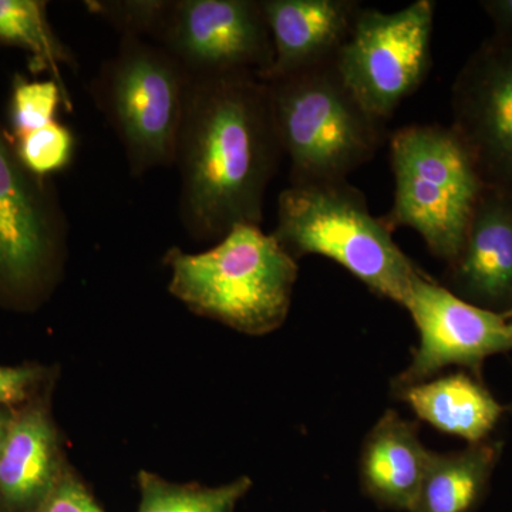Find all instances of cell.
Wrapping results in <instances>:
<instances>
[{
    "label": "cell",
    "mask_w": 512,
    "mask_h": 512,
    "mask_svg": "<svg viewBox=\"0 0 512 512\" xmlns=\"http://www.w3.org/2000/svg\"><path fill=\"white\" fill-rule=\"evenodd\" d=\"M282 156L268 83L244 74L190 76L175 153L185 231L220 241L235 225H261Z\"/></svg>",
    "instance_id": "6da1fadb"
},
{
    "label": "cell",
    "mask_w": 512,
    "mask_h": 512,
    "mask_svg": "<svg viewBox=\"0 0 512 512\" xmlns=\"http://www.w3.org/2000/svg\"><path fill=\"white\" fill-rule=\"evenodd\" d=\"M164 262L171 269L168 289L197 315L252 336L284 325L298 261L261 225H235L200 254L168 249Z\"/></svg>",
    "instance_id": "7a4b0ae2"
},
{
    "label": "cell",
    "mask_w": 512,
    "mask_h": 512,
    "mask_svg": "<svg viewBox=\"0 0 512 512\" xmlns=\"http://www.w3.org/2000/svg\"><path fill=\"white\" fill-rule=\"evenodd\" d=\"M382 218L373 217L365 195L346 180L292 184L278 197L272 235L298 261L332 259L376 295L404 306L423 272L413 264Z\"/></svg>",
    "instance_id": "3957f363"
},
{
    "label": "cell",
    "mask_w": 512,
    "mask_h": 512,
    "mask_svg": "<svg viewBox=\"0 0 512 512\" xmlns=\"http://www.w3.org/2000/svg\"><path fill=\"white\" fill-rule=\"evenodd\" d=\"M265 83L292 184L346 180L382 146L386 123L356 99L336 60Z\"/></svg>",
    "instance_id": "277c9868"
},
{
    "label": "cell",
    "mask_w": 512,
    "mask_h": 512,
    "mask_svg": "<svg viewBox=\"0 0 512 512\" xmlns=\"http://www.w3.org/2000/svg\"><path fill=\"white\" fill-rule=\"evenodd\" d=\"M394 175L392 229L412 228L436 258L451 264L460 254L485 190L473 157L453 128L407 126L390 137Z\"/></svg>",
    "instance_id": "5b68a950"
},
{
    "label": "cell",
    "mask_w": 512,
    "mask_h": 512,
    "mask_svg": "<svg viewBox=\"0 0 512 512\" xmlns=\"http://www.w3.org/2000/svg\"><path fill=\"white\" fill-rule=\"evenodd\" d=\"M190 74L164 47L121 36L116 55L90 84L97 109L113 128L130 174L173 167Z\"/></svg>",
    "instance_id": "8992f818"
},
{
    "label": "cell",
    "mask_w": 512,
    "mask_h": 512,
    "mask_svg": "<svg viewBox=\"0 0 512 512\" xmlns=\"http://www.w3.org/2000/svg\"><path fill=\"white\" fill-rule=\"evenodd\" d=\"M67 217L50 178L30 173L0 126V296L25 305L59 274Z\"/></svg>",
    "instance_id": "52a82bcc"
},
{
    "label": "cell",
    "mask_w": 512,
    "mask_h": 512,
    "mask_svg": "<svg viewBox=\"0 0 512 512\" xmlns=\"http://www.w3.org/2000/svg\"><path fill=\"white\" fill-rule=\"evenodd\" d=\"M434 10L431 0H417L394 13L362 6L336 57L340 76L356 99L383 123L430 72Z\"/></svg>",
    "instance_id": "ba28073f"
},
{
    "label": "cell",
    "mask_w": 512,
    "mask_h": 512,
    "mask_svg": "<svg viewBox=\"0 0 512 512\" xmlns=\"http://www.w3.org/2000/svg\"><path fill=\"white\" fill-rule=\"evenodd\" d=\"M158 46L192 77L244 74L264 80L274 43L256 0H173Z\"/></svg>",
    "instance_id": "9c48e42d"
},
{
    "label": "cell",
    "mask_w": 512,
    "mask_h": 512,
    "mask_svg": "<svg viewBox=\"0 0 512 512\" xmlns=\"http://www.w3.org/2000/svg\"><path fill=\"white\" fill-rule=\"evenodd\" d=\"M403 308L412 315L420 343L410 366L394 380L396 389L429 380L451 366L478 375L487 357L512 349L503 315L464 301L424 274L414 281Z\"/></svg>",
    "instance_id": "30bf717a"
},
{
    "label": "cell",
    "mask_w": 512,
    "mask_h": 512,
    "mask_svg": "<svg viewBox=\"0 0 512 512\" xmlns=\"http://www.w3.org/2000/svg\"><path fill=\"white\" fill-rule=\"evenodd\" d=\"M454 131L487 187L512 190V39L488 43L454 84Z\"/></svg>",
    "instance_id": "8fae6325"
},
{
    "label": "cell",
    "mask_w": 512,
    "mask_h": 512,
    "mask_svg": "<svg viewBox=\"0 0 512 512\" xmlns=\"http://www.w3.org/2000/svg\"><path fill=\"white\" fill-rule=\"evenodd\" d=\"M448 281L464 301L490 311L512 306V197L485 187Z\"/></svg>",
    "instance_id": "7c38bea8"
},
{
    "label": "cell",
    "mask_w": 512,
    "mask_h": 512,
    "mask_svg": "<svg viewBox=\"0 0 512 512\" xmlns=\"http://www.w3.org/2000/svg\"><path fill=\"white\" fill-rule=\"evenodd\" d=\"M274 43V64L264 82L333 62L352 32L359 2L261 0Z\"/></svg>",
    "instance_id": "4fadbf2b"
},
{
    "label": "cell",
    "mask_w": 512,
    "mask_h": 512,
    "mask_svg": "<svg viewBox=\"0 0 512 512\" xmlns=\"http://www.w3.org/2000/svg\"><path fill=\"white\" fill-rule=\"evenodd\" d=\"M66 468L46 410L32 404L15 412L0 451V512H35Z\"/></svg>",
    "instance_id": "5bb4252c"
},
{
    "label": "cell",
    "mask_w": 512,
    "mask_h": 512,
    "mask_svg": "<svg viewBox=\"0 0 512 512\" xmlns=\"http://www.w3.org/2000/svg\"><path fill=\"white\" fill-rule=\"evenodd\" d=\"M430 454L421 443L417 424L387 410L363 443V488L379 503L412 512Z\"/></svg>",
    "instance_id": "9a60e30c"
},
{
    "label": "cell",
    "mask_w": 512,
    "mask_h": 512,
    "mask_svg": "<svg viewBox=\"0 0 512 512\" xmlns=\"http://www.w3.org/2000/svg\"><path fill=\"white\" fill-rule=\"evenodd\" d=\"M396 393L420 420L470 444L487 440L504 413L478 377L464 372L434 376Z\"/></svg>",
    "instance_id": "2e32d148"
},
{
    "label": "cell",
    "mask_w": 512,
    "mask_h": 512,
    "mask_svg": "<svg viewBox=\"0 0 512 512\" xmlns=\"http://www.w3.org/2000/svg\"><path fill=\"white\" fill-rule=\"evenodd\" d=\"M503 453L501 441L484 440L460 451H431L412 512H471L490 484Z\"/></svg>",
    "instance_id": "e0dca14e"
},
{
    "label": "cell",
    "mask_w": 512,
    "mask_h": 512,
    "mask_svg": "<svg viewBox=\"0 0 512 512\" xmlns=\"http://www.w3.org/2000/svg\"><path fill=\"white\" fill-rule=\"evenodd\" d=\"M0 45L18 47L28 55L33 74L49 73L64 92L63 67L76 72V56L56 35L43 0H0Z\"/></svg>",
    "instance_id": "ac0fdd59"
},
{
    "label": "cell",
    "mask_w": 512,
    "mask_h": 512,
    "mask_svg": "<svg viewBox=\"0 0 512 512\" xmlns=\"http://www.w3.org/2000/svg\"><path fill=\"white\" fill-rule=\"evenodd\" d=\"M138 485L141 501L137 512H234L252 481L241 477L221 487H201L168 483L156 474L141 471Z\"/></svg>",
    "instance_id": "d6986e66"
},
{
    "label": "cell",
    "mask_w": 512,
    "mask_h": 512,
    "mask_svg": "<svg viewBox=\"0 0 512 512\" xmlns=\"http://www.w3.org/2000/svg\"><path fill=\"white\" fill-rule=\"evenodd\" d=\"M60 106L72 110V97L55 80H29L16 74L9 101L12 136L29 133L57 121Z\"/></svg>",
    "instance_id": "ffe728a7"
},
{
    "label": "cell",
    "mask_w": 512,
    "mask_h": 512,
    "mask_svg": "<svg viewBox=\"0 0 512 512\" xmlns=\"http://www.w3.org/2000/svg\"><path fill=\"white\" fill-rule=\"evenodd\" d=\"M84 8L109 22L120 36L150 37L158 45L173 0H87Z\"/></svg>",
    "instance_id": "44dd1931"
},
{
    "label": "cell",
    "mask_w": 512,
    "mask_h": 512,
    "mask_svg": "<svg viewBox=\"0 0 512 512\" xmlns=\"http://www.w3.org/2000/svg\"><path fill=\"white\" fill-rule=\"evenodd\" d=\"M10 138L22 164L40 178H50L69 167L76 153L73 131L59 121Z\"/></svg>",
    "instance_id": "7402d4cb"
},
{
    "label": "cell",
    "mask_w": 512,
    "mask_h": 512,
    "mask_svg": "<svg viewBox=\"0 0 512 512\" xmlns=\"http://www.w3.org/2000/svg\"><path fill=\"white\" fill-rule=\"evenodd\" d=\"M35 512H104L82 481L64 470L55 490Z\"/></svg>",
    "instance_id": "603a6c76"
},
{
    "label": "cell",
    "mask_w": 512,
    "mask_h": 512,
    "mask_svg": "<svg viewBox=\"0 0 512 512\" xmlns=\"http://www.w3.org/2000/svg\"><path fill=\"white\" fill-rule=\"evenodd\" d=\"M40 372L36 367L0 366V406L26 402L40 382Z\"/></svg>",
    "instance_id": "cb8c5ba5"
},
{
    "label": "cell",
    "mask_w": 512,
    "mask_h": 512,
    "mask_svg": "<svg viewBox=\"0 0 512 512\" xmlns=\"http://www.w3.org/2000/svg\"><path fill=\"white\" fill-rule=\"evenodd\" d=\"M481 6L493 20L498 37L512 39V0H485Z\"/></svg>",
    "instance_id": "d4e9b609"
},
{
    "label": "cell",
    "mask_w": 512,
    "mask_h": 512,
    "mask_svg": "<svg viewBox=\"0 0 512 512\" xmlns=\"http://www.w3.org/2000/svg\"><path fill=\"white\" fill-rule=\"evenodd\" d=\"M13 417H15V410H12V407L0 406V451H2L3 444H5L6 437H8Z\"/></svg>",
    "instance_id": "484cf974"
},
{
    "label": "cell",
    "mask_w": 512,
    "mask_h": 512,
    "mask_svg": "<svg viewBox=\"0 0 512 512\" xmlns=\"http://www.w3.org/2000/svg\"><path fill=\"white\" fill-rule=\"evenodd\" d=\"M508 328H510V335H511V340H512V320H511V322H508Z\"/></svg>",
    "instance_id": "4316f807"
}]
</instances>
